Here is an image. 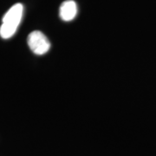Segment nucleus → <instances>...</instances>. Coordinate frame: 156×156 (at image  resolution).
<instances>
[{
    "mask_svg": "<svg viewBox=\"0 0 156 156\" xmlns=\"http://www.w3.org/2000/svg\"><path fill=\"white\" fill-rule=\"evenodd\" d=\"M23 11V6L22 4H16L5 14L0 27V36L2 38H10L16 33L22 19Z\"/></svg>",
    "mask_w": 156,
    "mask_h": 156,
    "instance_id": "obj_1",
    "label": "nucleus"
},
{
    "mask_svg": "<svg viewBox=\"0 0 156 156\" xmlns=\"http://www.w3.org/2000/svg\"><path fill=\"white\" fill-rule=\"evenodd\" d=\"M77 13V5L76 3L73 0H66L60 6L59 15L61 19L65 22L73 20Z\"/></svg>",
    "mask_w": 156,
    "mask_h": 156,
    "instance_id": "obj_3",
    "label": "nucleus"
},
{
    "mask_svg": "<svg viewBox=\"0 0 156 156\" xmlns=\"http://www.w3.org/2000/svg\"><path fill=\"white\" fill-rule=\"evenodd\" d=\"M28 45L31 51L36 55L42 56L47 53L50 48V44L44 33L35 30L28 36Z\"/></svg>",
    "mask_w": 156,
    "mask_h": 156,
    "instance_id": "obj_2",
    "label": "nucleus"
}]
</instances>
